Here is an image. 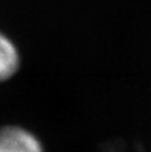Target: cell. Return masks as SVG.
<instances>
[{
	"mask_svg": "<svg viewBox=\"0 0 151 152\" xmlns=\"http://www.w3.org/2000/svg\"><path fill=\"white\" fill-rule=\"evenodd\" d=\"M0 152H44V148L31 131L8 126L0 128Z\"/></svg>",
	"mask_w": 151,
	"mask_h": 152,
	"instance_id": "cell-1",
	"label": "cell"
},
{
	"mask_svg": "<svg viewBox=\"0 0 151 152\" xmlns=\"http://www.w3.org/2000/svg\"><path fill=\"white\" fill-rule=\"evenodd\" d=\"M20 67V55L13 42L0 32V81L11 79Z\"/></svg>",
	"mask_w": 151,
	"mask_h": 152,
	"instance_id": "cell-2",
	"label": "cell"
}]
</instances>
